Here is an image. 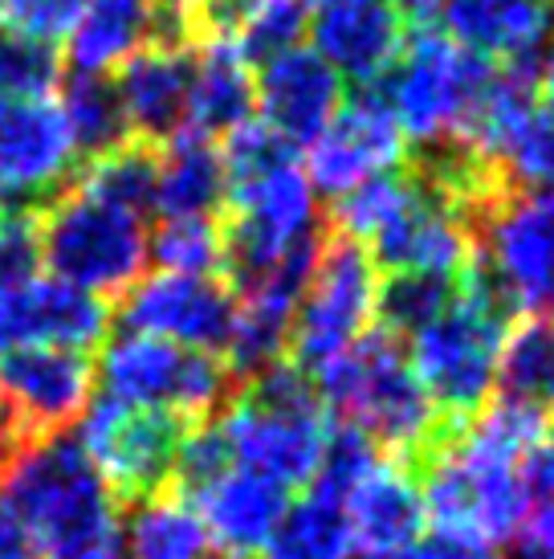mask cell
<instances>
[{"mask_svg":"<svg viewBox=\"0 0 554 559\" xmlns=\"http://www.w3.org/2000/svg\"><path fill=\"white\" fill-rule=\"evenodd\" d=\"M551 413L526 401H497L469 425H453L420 457V498L432 531L465 535L485 547L518 535L522 466L546 445Z\"/></svg>","mask_w":554,"mask_h":559,"instance_id":"1","label":"cell"},{"mask_svg":"<svg viewBox=\"0 0 554 559\" xmlns=\"http://www.w3.org/2000/svg\"><path fill=\"white\" fill-rule=\"evenodd\" d=\"M0 507L37 559H127L119 498L70 437H46L0 474Z\"/></svg>","mask_w":554,"mask_h":559,"instance_id":"2","label":"cell"},{"mask_svg":"<svg viewBox=\"0 0 554 559\" xmlns=\"http://www.w3.org/2000/svg\"><path fill=\"white\" fill-rule=\"evenodd\" d=\"M318 401L330 404L347 429L368 437L375 450L396 453V462H416L453 429L429 392L420 389L400 335L368 331L314 372Z\"/></svg>","mask_w":554,"mask_h":559,"instance_id":"3","label":"cell"},{"mask_svg":"<svg viewBox=\"0 0 554 559\" xmlns=\"http://www.w3.org/2000/svg\"><path fill=\"white\" fill-rule=\"evenodd\" d=\"M229 462L253 469L274 486H310L330 445L323 401L293 364H274L253 376L249 392L213 420Z\"/></svg>","mask_w":554,"mask_h":559,"instance_id":"4","label":"cell"},{"mask_svg":"<svg viewBox=\"0 0 554 559\" xmlns=\"http://www.w3.org/2000/svg\"><path fill=\"white\" fill-rule=\"evenodd\" d=\"M506 335V307L493 298V290L478 274L453 286L441 314H432L416 335H408L416 380L448 425H461L469 413L485 408L497 384Z\"/></svg>","mask_w":554,"mask_h":559,"instance_id":"5","label":"cell"},{"mask_svg":"<svg viewBox=\"0 0 554 559\" xmlns=\"http://www.w3.org/2000/svg\"><path fill=\"white\" fill-rule=\"evenodd\" d=\"M384 79V107L400 123L404 140L445 152L465 143L497 79V66L481 62L445 33L420 29L412 41H404Z\"/></svg>","mask_w":554,"mask_h":559,"instance_id":"6","label":"cell"},{"mask_svg":"<svg viewBox=\"0 0 554 559\" xmlns=\"http://www.w3.org/2000/svg\"><path fill=\"white\" fill-rule=\"evenodd\" d=\"M41 262L53 278L94 298L127 295L147 265V225L138 213L115 209L82 188H65L37 217Z\"/></svg>","mask_w":554,"mask_h":559,"instance_id":"7","label":"cell"},{"mask_svg":"<svg viewBox=\"0 0 554 559\" xmlns=\"http://www.w3.org/2000/svg\"><path fill=\"white\" fill-rule=\"evenodd\" d=\"M98 380L107 396L143 408H164L184 425L213 420L216 408L229 404L232 372L213 352H188L176 343L123 331L103 343Z\"/></svg>","mask_w":554,"mask_h":559,"instance_id":"8","label":"cell"},{"mask_svg":"<svg viewBox=\"0 0 554 559\" xmlns=\"http://www.w3.org/2000/svg\"><path fill=\"white\" fill-rule=\"evenodd\" d=\"M380 302V265L363 246L347 237H330L310 270L298 314L290 326V356L302 376H314L323 364L347 352L359 335H368Z\"/></svg>","mask_w":554,"mask_h":559,"instance_id":"9","label":"cell"},{"mask_svg":"<svg viewBox=\"0 0 554 559\" xmlns=\"http://www.w3.org/2000/svg\"><path fill=\"white\" fill-rule=\"evenodd\" d=\"M506 311L534 314L554 302V192H502L481 209V262Z\"/></svg>","mask_w":554,"mask_h":559,"instance_id":"10","label":"cell"},{"mask_svg":"<svg viewBox=\"0 0 554 559\" xmlns=\"http://www.w3.org/2000/svg\"><path fill=\"white\" fill-rule=\"evenodd\" d=\"M192 425L164 408H143L115 396H98L82 413L77 450L98 469L115 498H152L176 474V457Z\"/></svg>","mask_w":554,"mask_h":559,"instance_id":"11","label":"cell"},{"mask_svg":"<svg viewBox=\"0 0 554 559\" xmlns=\"http://www.w3.org/2000/svg\"><path fill=\"white\" fill-rule=\"evenodd\" d=\"M375 265H387L392 274H412V278H436V282H461L473 274L478 241L469 225V209L448 197L445 188H436L416 171V192L404 204V213L384 234L368 246Z\"/></svg>","mask_w":554,"mask_h":559,"instance_id":"12","label":"cell"},{"mask_svg":"<svg viewBox=\"0 0 554 559\" xmlns=\"http://www.w3.org/2000/svg\"><path fill=\"white\" fill-rule=\"evenodd\" d=\"M94 389L91 356L58 347H13L0 359V404L25 441L58 437L86 413Z\"/></svg>","mask_w":554,"mask_h":559,"instance_id":"13","label":"cell"},{"mask_svg":"<svg viewBox=\"0 0 554 559\" xmlns=\"http://www.w3.org/2000/svg\"><path fill=\"white\" fill-rule=\"evenodd\" d=\"M237 314V295L220 278L155 274L138 278L127 295L123 323L135 335L176 343L188 352H225Z\"/></svg>","mask_w":554,"mask_h":559,"instance_id":"14","label":"cell"},{"mask_svg":"<svg viewBox=\"0 0 554 559\" xmlns=\"http://www.w3.org/2000/svg\"><path fill=\"white\" fill-rule=\"evenodd\" d=\"M110 311L103 298L77 290L53 274H37L16 286H0V352L13 347H58L86 356L107 343Z\"/></svg>","mask_w":554,"mask_h":559,"instance_id":"15","label":"cell"},{"mask_svg":"<svg viewBox=\"0 0 554 559\" xmlns=\"http://www.w3.org/2000/svg\"><path fill=\"white\" fill-rule=\"evenodd\" d=\"M408 140L392 119L380 94H359L342 103L339 115L323 127V135L310 143L306 176L314 192L347 197L351 188L387 176L404 164Z\"/></svg>","mask_w":554,"mask_h":559,"instance_id":"16","label":"cell"},{"mask_svg":"<svg viewBox=\"0 0 554 559\" xmlns=\"http://www.w3.org/2000/svg\"><path fill=\"white\" fill-rule=\"evenodd\" d=\"M74 131L53 98L0 103V197L41 201L62 192L77 164Z\"/></svg>","mask_w":554,"mask_h":559,"instance_id":"17","label":"cell"},{"mask_svg":"<svg viewBox=\"0 0 554 559\" xmlns=\"http://www.w3.org/2000/svg\"><path fill=\"white\" fill-rule=\"evenodd\" d=\"M188 74H192V49L168 37L143 46L131 62L119 66V79L110 86L123 110L127 140L143 147H164L184 131Z\"/></svg>","mask_w":554,"mask_h":559,"instance_id":"18","label":"cell"},{"mask_svg":"<svg viewBox=\"0 0 554 559\" xmlns=\"http://www.w3.org/2000/svg\"><path fill=\"white\" fill-rule=\"evenodd\" d=\"M257 107L262 123L298 147L314 143L323 127L339 115L342 107V79L314 53L310 46L281 49L277 58L262 62L257 79Z\"/></svg>","mask_w":554,"mask_h":559,"instance_id":"19","label":"cell"},{"mask_svg":"<svg viewBox=\"0 0 554 559\" xmlns=\"http://www.w3.org/2000/svg\"><path fill=\"white\" fill-rule=\"evenodd\" d=\"M351 544L368 559H396L424 535V498H420V478L408 462L380 457L375 466L354 481L339 498Z\"/></svg>","mask_w":554,"mask_h":559,"instance_id":"20","label":"cell"},{"mask_svg":"<svg viewBox=\"0 0 554 559\" xmlns=\"http://www.w3.org/2000/svg\"><path fill=\"white\" fill-rule=\"evenodd\" d=\"M445 37L481 62L526 70L554 41V0H445Z\"/></svg>","mask_w":554,"mask_h":559,"instance_id":"21","label":"cell"},{"mask_svg":"<svg viewBox=\"0 0 554 559\" xmlns=\"http://www.w3.org/2000/svg\"><path fill=\"white\" fill-rule=\"evenodd\" d=\"M188 498H192L196 519L208 531L213 551L232 559H249L253 551H265L269 535L290 507L281 486L241 466H225Z\"/></svg>","mask_w":554,"mask_h":559,"instance_id":"22","label":"cell"},{"mask_svg":"<svg viewBox=\"0 0 554 559\" xmlns=\"http://www.w3.org/2000/svg\"><path fill=\"white\" fill-rule=\"evenodd\" d=\"M314 53L323 58L339 79H351L359 86L380 82L392 70V62L404 49V13L387 0L368 4H335L318 9L314 16Z\"/></svg>","mask_w":554,"mask_h":559,"instance_id":"23","label":"cell"},{"mask_svg":"<svg viewBox=\"0 0 554 559\" xmlns=\"http://www.w3.org/2000/svg\"><path fill=\"white\" fill-rule=\"evenodd\" d=\"M192 49V74H188V119L184 131L216 140L245 127L257 110V79L249 58L232 37L204 33Z\"/></svg>","mask_w":554,"mask_h":559,"instance_id":"24","label":"cell"},{"mask_svg":"<svg viewBox=\"0 0 554 559\" xmlns=\"http://www.w3.org/2000/svg\"><path fill=\"white\" fill-rule=\"evenodd\" d=\"M159 16L155 0H86L65 49L74 74L107 79L127 66L143 46L159 41Z\"/></svg>","mask_w":554,"mask_h":559,"instance_id":"25","label":"cell"},{"mask_svg":"<svg viewBox=\"0 0 554 559\" xmlns=\"http://www.w3.org/2000/svg\"><path fill=\"white\" fill-rule=\"evenodd\" d=\"M229 201V176L220 147L204 135L180 131L155 159V204L159 217H213Z\"/></svg>","mask_w":554,"mask_h":559,"instance_id":"26","label":"cell"},{"mask_svg":"<svg viewBox=\"0 0 554 559\" xmlns=\"http://www.w3.org/2000/svg\"><path fill=\"white\" fill-rule=\"evenodd\" d=\"M201 25L232 37L245 58L269 62L281 49L298 46V37L310 29V9L302 0H208Z\"/></svg>","mask_w":554,"mask_h":559,"instance_id":"27","label":"cell"},{"mask_svg":"<svg viewBox=\"0 0 554 559\" xmlns=\"http://www.w3.org/2000/svg\"><path fill=\"white\" fill-rule=\"evenodd\" d=\"M127 559H208L213 544L196 511L176 495L143 498L123 523Z\"/></svg>","mask_w":554,"mask_h":559,"instance_id":"28","label":"cell"},{"mask_svg":"<svg viewBox=\"0 0 554 559\" xmlns=\"http://www.w3.org/2000/svg\"><path fill=\"white\" fill-rule=\"evenodd\" d=\"M351 527L342 514L339 498L310 490L306 498H298L293 507H286L277 531L265 544V559H351Z\"/></svg>","mask_w":554,"mask_h":559,"instance_id":"29","label":"cell"},{"mask_svg":"<svg viewBox=\"0 0 554 559\" xmlns=\"http://www.w3.org/2000/svg\"><path fill=\"white\" fill-rule=\"evenodd\" d=\"M147 262H159V274L216 278L229 265V237L216 217H164L147 234Z\"/></svg>","mask_w":554,"mask_h":559,"instance_id":"30","label":"cell"},{"mask_svg":"<svg viewBox=\"0 0 554 559\" xmlns=\"http://www.w3.org/2000/svg\"><path fill=\"white\" fill-rule=\"evenodd\" d=\"M58 107H62L70 131H74L77 152H86L91 159L131 143L127 140L123 110H119V98H115L110 79L70 74L62 86V103H58Z\"/></svg>","mask_w":554,"mask_h":559,"instance_id":"31","label":"cell"},{"mask_svg":"<svg viewBox=\"0 0 554 559\" xmlns=\"http://www.w3.org/2000/svg\"><path fill=\"white\" fill-rule=\"evenodd\" d=\"M74 188L91 192L98 201L127 209V213H147L155 204V156L143 143H123L115 152L94 156L82 171V180Z\"/></svg>","mask_w":554,"mask_h":559,"instance_id":"32","label":"cell"},{"mask_svg":"<svg viewBox=\"0 0 554 559\" xmlns=\"http://www.w3.org/2000/svg\"><path fill=\"white\" fill-rule=\"evenodd\" d=\"M412 192H416V171L412 176L387 171V176H375L368 185L351 188L347 197H339V209H335L339 237L368 249L392 221L400 217L404 204L412 201Z\"/></svg>","mask_w":554,"mask_h":559,"instance_id":"33","label":"cell"},{"mask_svg":"<svg viewBox=\"0 0 554 559\" xmlns=\"http://www.w3.org/2000/svg\"><path fill=\"white\" fill-rule=\"evenodd\" d=\"M62 79V62L53 46H37L29 37L0 33V103L49 98Z\"/></svg>","mask_w":554,"mask_h":559,"instance_id":"34","label":"cell"},{"mask_svg":"<svg viewBox=\"0 0 554 559\" xmlns=\"http://www.w3.org/2000/svg\"><path fill=\"white\" fill-rule=\"evenodd\" d=\"M518 539L534 559H554V445H539L526 457Z\"/></svg>","mask_w":554,"mask_h":559,"instance_id":"35","label":"cell"},{"mask_svg":"<svg viewBox=\"0 0 554 559\" xmlns=\"http://www.w3.org/2000/svg\"><path fill=\"white\" fill-rule=\"evenodd\" d=\"M457 282H436V278H412V274H396V278L380 286V302L375 314L384 319V331L392 335H416L420 326L429 323L432 314H441Z\"/></svg>","mask_w":554,"mask_h":559,"instance_id":"36","label":"cell"},{"mask_svg":"<svg viewBox=\"0 0 554 559\" xmlns=\"http://www.w3.org/2000/svg\"><path fill=\"white\" fill-rule=\"evenodd\" d=\"M86 0H0V33L29 37L37 46L65 41Z\"/></svg>","mask_w":554,"mask_h":559,"instance_id":"37","label":"cell"},{"mask_svg":"<svg viewBox=\"0 0 554 559\" xmlns=\"http://www.w3.org/2000/svg\"><path fill=\"white\" fill-rule=\"evenodd\" d=\"M41 274L37 217L25 209H0V286H16Z\"/></svg>","mask_w":554,"mask_h":559,"instance_id":"38","label":"cell"},{"mask_svg":"<svg viewBox=\"0 0 554 559\" xmlns=\"http://www.w3.org/2000/svg\"><path fill=\"white\" fill-rule=\"evenodd\" d=\"M396 559H497V551L478 539H465V535H445V531H432L429 539L420 535L404 556Z\"/></svg>","mask_w":554,"mask_h":559,"instance_id":"39","label":"cell"},{"mask_svg":"<svg viewBox=\"0 0 554 559\" xmlns=\"http://www.w3.org/2000/svg\"><path fill=\"white\" fill-rule=\"evenodd\" d=\"M0 559H37L25 531L16 527V519L0 507Z\"/></svg>","mask_w":554,"mask_h":559,"instance_id":"40","label":"cell"},{"mask_svg":"<svg viewBox=\"0 0 554 559\" xmlns=\"http://www.w3.org/2000/svg\"><path fill=\"white\" fill-rule=\"evenodd\" d=\"M159 4V13H171L180 16V21H192V16H201V9L208 0H155Z\"/></svg>","mask_w":554,"mask_h":559,"instance_id":"41","label":"cell"},{"mask_svg":"<svg viewBox=\"0 0 554 559\" xmlns=\"http://www.w3.org/2000/svg\"><path fill=\"white\" fill-rule=\"evenodd\" d=\"M539 82H542V98H546V107L554 110V41L542 49V70H539Z\"/></svg>","mask_w":554,"mask_h":559,"instance_id":"42","label":"cell"},{"mask_svg":"<svg viewBox=\"0 0 554 559\" xmlns=\"http://www.w3.org/2000/svg\"><path fill=\"white\" fill-rule=\"evenodd\" d=\"M441 4H445V0H404V9H408L412 16H420V21L432 13H441Z\"/></svg>","mask_w":554,"mask_h":559,"instance_id":"43","label":"cell"},{"mask_svg":"<svg viewBox=\"0 0 554 559\" xmlns=\"http://www.w3.org/2000/svg\"><path fill=\"white\" fill-rule=\"evenodd\" d=\"M302 4H318V9H335V4H368V0H302Z\"/></svg>","mask_w":554,"mask_h":559,"instance_id":"44","label":"cell"},{"mask_svg":"<svg viewBox=\"0 0 554 559\" xmlns=\"http://www.w3.org/2000/svg\"><path fill=\"white\" fill-rule=\"evenodd\" d=\"M554 404V359H551V389H546V408Z\"/></svg>","mask_w":554,"mask_h":559,"instance_id":"45","label":"cell"}]
</instances>
